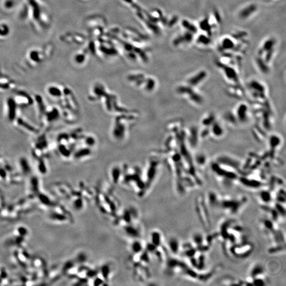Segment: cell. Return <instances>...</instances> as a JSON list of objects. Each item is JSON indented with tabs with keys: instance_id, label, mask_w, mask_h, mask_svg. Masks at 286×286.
<instances>
[{
	"instance_id": "52a82bcc",
	"label": "cell",
	"mask_w": 286,
	"mask_h": 286,
	"mask_svg": "<svg viewBox=\"0 0 286 286\" xmlns=\"http://www.w3.org/2000/svg\"><path fill=\"white\" fill-rule=\"evenodd\" d=\"M183 25H184V26H185L186 27V28H187L189 30V31L190 32L195 33L196 31H197L196 27L193 25H192L191 23H190L189 22H187V21L184 22Z\"/></svg>"
},
{
	"instance_id": "ba28073f",
	"label": "cell",
	"mask_w": 286,
	"mask_h": 286,
	"mask_svg": "<svg viewBox=\"0 0 286 286\" xmlns=\"http://www.w3.org/2000/svg\"><path fill=\"white\" fill-rule=\"evenodd\" d=\"M198 41L203 44H207L209 42V39L205 36H200L198 39Z\"/></svg>"
},
{
	"instance_id": "8992f818",
	"label": "cell",
	"mask_w": 286,
	"mask_h": 286,
	"mask_svg": "<svg viewBox=\"0 0 286 286\" xmlns=\"http://www.w3.org/2000/svg\"><path fill=\"white\" fill-rule=\"evenodd\" d=\"M222 46L224 48L226 49H229L232 48L234 47V43L232 41V40L228 38H226L223 40L222 42Z\"/></svg>"
},
{
	"instance_id": "277c9868",
	"label": "cell",
	"mask_w": 286,
	"mask_h": 286,
	"mask_svg": "<svg viewBox=\"0 0 286 286\" xmlns=\"http://www.w3.org/2000/svg\"><path fill=\"white\" fill-rule=\"evenodd\" d=\"M256 7L255 5H251L244 8L240 13V17L242 18H246L253 14L256 10Z\"/></svg>"
},
{
	"instance_id": "5b68a950",
	"label": "cell",
	"mask_w": 286,
	"mask_h": 286,
	"mask_svg": "<svg viewBox=\"0 0 286 286\" xmlns=\"http://www.w3.org/2000/svg\"><path fill=\"white\" fill-rule=\"evenodd\" d=\"M274 43H275V40L274 39H270L264 42L262 49L261 50V51H263L265 50L269 51L271 49H273Z\"/></svg>"
},
{
	"instance_id": "6da1fadb",
	"label": "cell",
	"mask_w": 286,
	"mask_h": 286,
	"mask_svg": "<svg viewBox=\"0 0 286 286\" xmlns=\"http://www.w3.org/2000/svg\"><path fill=\"white\" fill-rule=\"evenodd\" d=\"M206 200L210 208L227 215L234 216L244 207L248 203V198L244 195H222L215 191H209Z\"/></svg>"
},
{
	"instance_id": "3957f363",
	"label": "cell",
	"mask_w": 286,
	"mask_h": 286,
	"mask_svg": "<svg viewBox=\"0 0 286 286\" xmlns=\"http://www.w3.org/2000/svg\"><path fill=\"white\" fill-rule=\"evenodd\" d=\"M205 205L206 199H204L203 197H198L196 203V210L198 211L199 217L201 222L202 223L204 226H206L205 228L207 230H208L210 227V226L211 224L208 210H207V207H206Z\"/></svg>"
},
{
	"instance_id": "7a4b0ae2",
	"label": "cell",
	"mask_w": 286,
	"mask_h": 286,
	"mask_svg": "<svg viewBox=\"0 0 286 286\" xmlns=\"http://www.w3.org/2000/svg\"><path fill=\"white\" fill-rule=\"evenodd\" d=\"M254 245L251 242L246 240L237 242L229 247L225 252L227 255L232 258L244 259L251 255Z\"/></svg>"
}]
</instances>
